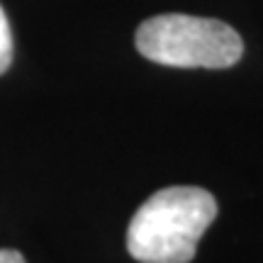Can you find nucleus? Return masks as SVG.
Instances as JSON below:
<instances>
[{"mask_svg":"<svg viewBox=\"0 0 263 263\" xmlns=\"http://www.w3.org/2000/svg\"><path fill=\"white\" fill-rule=\"evenodd\" d=\"M217 217V200L205 188H161L134 212L127 251L139 263H190L197 241Z\"/></svg>","mask_w":263,"mask_h":263,"instance_id":"1","label":"nucleus"},{"mask_svg":"<svg viewBox=\"0 0 263 263\" xmlns=\"http://www.w3.org/2000/svg\"><path fill=\"white\" fill-rule=\"evenodd\" d=\"M134 44L144 59L176 68H229L244 54V42L232 25L180 12L141 22Z\"/></svg>","mask_w":263,"mask_h":263,"instance_id":"2","label":"nucleus"},{"mask_svg":"<svg viewBox=\"0 0 263 263\" xmlns=\"http://www.w3.org/2000/svg\"><path fill=\"white\" fill-rule=\"evenodd\" d=\"M12 64V32H10L8 15L0 5V76L5 73Z\"/></svg>","mask_w":263,"mask_h":263,"instance_id":"3","label":"nucleus"},{"mask_svg":"<svg viewBox=\"0 0 263 263\" xmlns=\"http://www.w3.org/2000/svg\"><path fill=\"white\" fill-rule=\"evenodd\" d=\"M0 263H27V261L15 249H0Z\"/></svg>","mask_w":263,"mask_h":263,"instance_id":"4","label":"nucleus"}]
</instances>
